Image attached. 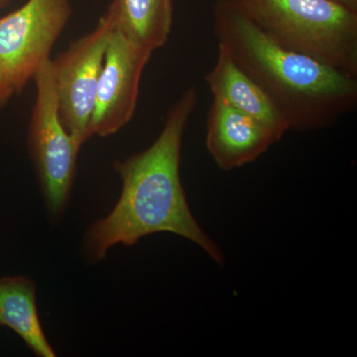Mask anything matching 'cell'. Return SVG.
<instances>
[{"instance_id":"cell-1","label":"cell","mask_w":357,"mask_h":357,"mask_svg":"<svg viewBox=\"0 0 357 357\" xmlns=\"http://www.w3.org/2000/svg\"><path fill=\"white\" fill-rule=\"evenodd\" d=\"M197 102L196 89H185L169 110L153 144L115 162L122 182L121 197L109 215L96 220L84 234L83 251L89 262L105 259L119 244L134 245L161 232L184 237L215 261H223L222 250L192 215L181 181L183 138Z\"/></svg>"},{"instance_id":"cell-2","label":"cell","mask_w":357,"mask_h":357,"mask_svg":"<svg viewBox=\"0 0 357 357\" xmlns=\"http://www.w3.org/2000/svg\"><path fill=\"white\" fill-rule=\"evenodd\" d=\"M213 17L218 45L263 89L289 129L328 128L356 109V77L276 43L236 0H217Z\"/></svg>"},{"instance_id":"cell-3","label":"cell","mask_w":357,"mask_h":357,"mask_svg":"<svg viewBox=\"0 0 357 357\" xmlns=\"http://www.w3.org/2000/svg\"><path fill=\"white\" fill-rule=\"evenodd\" d=\"M284 48L357 77V9L337 0H236Z\"/></svg>"},{"instance_id":"cell-4","label":"cell","mask_w":357,"mask_h":357,"mask_svg":"<svg viewBox=\"0 0 357 357\" xmlns=\"http://www.w3.org/2000/svg\"><path fill=\"white\" fill-rule=\"evenodd\" d=\"M51 61L49 59L43 63L33 77L37 95L27 144L47 211L52 218H57L69 203L76 177L77 154L82 147L61 121Z\"/></svg>"},{"instance_id":"cell-5","label":"cell","mask_w":357,"mask_h":357,"mask_svg":"<svg viewBox=\"0 0 357 357\" xmlns=\"http://www.w3.org/2000/svg\"><path fill=\"white\" fill-rule=\"evenodd\" d=\"M114 25L107 10L95 29L51 61L61 121L81 147L91 138L96 89Z\"/></svg>"},{"instance_id":"cell-6","label":"cell","mask_w":357,"mask_h":357,"mask_svg":"<svg viewBox=\"0 0 357 357\" xmlns=\"http://www.w3.org/2000/svg\"><path fill=\"white\" fill-rule=\"evenodd\" d=\"M72 15L70 0H28L0 17V70L16 93L50 59Z\"/></svg>"},{"instance_id":"cell-7","label":"cell","mask_w":357,"mask_h":357,"mask_svg":"<svg viewBox=\"0 0 357 357\" xmlns=\"http://www.w3.org/2000/svg\"><path fill=\"white\" fill-rule=\"evenodd\" d=\"M151 55L129 41L114 25L96 89L91 137H107L131 121L137 105L141 77Z\"/></svg>"},{"instance_id":"cell-8","label":"cell","mask_w":357,"mask_h":357,"mask_svg":"<svg viewBox=\"0 0 357 357\" xmlns=\"http://www.w3.org/2000/svg\"><path fill=\"white\" fill-rule=\"evenodd\" d=\"M206 128V148L215 163L225 171L251 163L279 141L260 122L215 100Z\"/></svg>"},{"instance_id":"cell-9","label":"cell","mask_w":357,"mask_h":357,"mask_svg":"<svg viewBox=\"0 0 357 357\" xmlns=\"http://www.w3.org/2000/svg\"><path fill=\"white\" fill-rule=\"evenodd\" d=\"M204 79L213 100L252 117L271 130L277 139L290 130L266 93L220 45L215 64Z\"/></svg>"},{"instance_id":"cell-10","label":"cell","mask_w":357,"mask_h":357,"mask_svg":"<svg viewBox=\"0 0 357 357\" xmlns=\"http://www.w3.org/2000/svg\"><path fill=\"white\" fill-rule=\"evenodd\" d=\"M0 325L17 333L36 356H56L40 321L36 286L28 277L0 278Z\"/></svg>"},{"instance_id":"cell-11","label":"cell","mask_w":357,"mask_h":357,"mask_svg":"<svg viewBox=\"0 0 357 357\" xmlns=\"http://www.w3.org/2000/svg\"><path fill=\"white\" fill-rule=\"evenodd\" d=\"M107 10L114 27L144 50L153 54L168 42L173 0H112Z\"/></svg>"},{"instance_id":"cell-12","label":"cell","mask_w":357,"mask_h":357,"mask_svg":"<svg viewBox=\"0 0 357 357\" xmlns=\"http://www.w3.org/2000/svg\"><path fill=\"white\" fill-rule=\"evenodd\" d=\"M15 93L13 84L9 83L8 79L0 70V110L6 107Z\"/></svg>"},{"instance_id":"cell-13","label":"cell","mask_w":357,"mask_h":357,"mask_svg":"<svg viewBox=\"0 0 357 357\" xmlns=\"http://www.w3.org/2000/svg\"><path fill=\"white\" fill-rule=\"evenodd\" d=\"M337 1L342 2V3L351 7V8L357 9V0H337Z\"/></svg>"},{"instance_id":"cell-14","label":"cell","mask_w":357,"mask_h":357,"mask_svg":"<svg viewBox=\"0 0 357 357\" xmlns=\"http://www.w3.org/2000/svg\"><path fill=\"white\" fill-rule=\"evenodd\" d=\"M11 0H0V9L3 8L10 3Z\"/></svg>"}]
</instances>
